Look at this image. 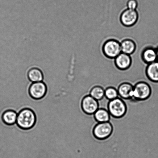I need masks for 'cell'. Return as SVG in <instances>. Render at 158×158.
<instances>
[{"mask_svg":"<svg viewBox=\"0 0 158 158\" xmlns=\"http://www.w3.org/2000/svg\"><path fill=\"white\" fill-rule=\"evenodd\" d=\"M36 115L32 110L25 108L18 113L16 124L20 128L28 130L33 127L36 123Z\"/></svg>","mask_w":158,"mask_h":158,"instance_id":"6da1fadb","label":"cell"},{"mask_svg":"<svg viewBox=\"0 0 158 158\" xmlns=\"http://www.w3.org/2000/svg\"><path fill=\"white\" fill-rule=\"evenodd\" d=\"M102 51L107 58L114 59L122 52L120 43L114 39L107 40L102 46Z\"/></svg>","mask_w":158,"mask_h":158,"instance_id":"7a4b0ae2","label":"cell"},{"mask_svg":"<svg viewBox=\"0 0 158 158\" xmlns=\"http://www.w3.org/2000/svg\"><path fill=\"white\" fill-rule=\"evenodd\" d=\"M127 110L126 105L120 98L110 100L108 111L110 114L115 118H120L124 115Z\"/></svg>","mask_w":158,"mask_h":158,"instance_id":"3957f363","label":"cell"},{"mask_svg":"<svg viewBox=\"0 0 158 158\" xmlns=\"http://www.w3.org/2000/svg\"><path fill=\"white\" fill-rule=\"evenodd\" d=\"M151 94V89L149 85L145 82H139L134 86L131 98L137 100H146L149 97Z\"/></svg>","mask_w":158,"mask_h":158,"instance_id":"277c9868","label":"cell"},{"mask_svg":"<svg viewBox=\"0 0 158 158\" xmlns=\"http://www.w3.org/2000/svg\"><path fill=\"white\" fill-rule=\"evenodd\" d=\"M113 131L112 125L109 122L98 123L94 127L93 134L96 138L100 140L107 138Z\"/></svg>","mask_w":158,"mask_h":158,"instance_id":"5b68a950","label":"cell"},{"mask_svg":"<svg viewBox=\"0 0 158 158\" xmlns=\"http://www.w3.org/2000/svg\"><path fill=\"white\" fill-rule=\"evenodd\" d=\"M47 92V86L43 81L32 83L29 86V95L35 100H39L43 98Z\"/></svg>","mask_w":158,"mask_h":158,"instance_id":"8992f818","label":"cell"},{"mask_svg":"<svg viewBox=\"0 0 158 158\" xmlns=\"http://www.w3.org/2000/svg\"><path fill=\"white\" fill-rule=\"evenodd\" d=\"M139 14L136 10L127 9L122 12L120 16L122 24L125 27H131L137 23Z\"/></svg>","mask_w":158,"mask_h":158,"instance_id":"52a82bcc","label":"cell"},{"mask_svg":"<svg viewBox=\"0 0 158 158\" xmlns=\"http://www.w3.org/2000/svg\"><path fill=\"white\" fill-rule=\"evenodd\" d=\"M81 107L86 114H94L99 109L98 101L90 95L85 96L82 99Z\"/></svg>","mask_w":158,"mask_h":158,"instance_id":"ba28073f","label":"cell"},{"mask_svg":"<svg viewBox=\"0 0 158 158\" xmlns=\"http://www.w3.org/2000/svg\"><path fill=\"white\" fill-rule=\"evenodd\" d=\"M132 60L130 55L121 52L114 59V64L119 70H127L131 67Z\"/></svg>","mask_w":158,"mask_h":158,"instance_id":"9c48e42d","label":"cell"},{"mask_svg":"<svg viewBox=\"0 0 158 158\" xmlns=\"http://www.w3.org/2000/svg\"><path fill=\"white\" fill-rule=\"evenodd\" d=\"M142 58L143 62L148 64L157 61L156 49L152 46H148L145 48L142 51Z\"/></svg>","mask_w":158,"mask_h":158,"instance_id":"30bf717a","label":"cell"},{"mask_svg":"<svg viewBox=\"0 0 158 158\" xmlns=\"http://www.w3.org/2000/svg\"><path fill=\"white\" fill-rule=\"evenodd\" d=\"M134 87L129 83H122L118 89V97L126 99L132 98Z\"/></svg>","mask_w":158,"mask_h":158,"instance_id":"8fae6325","label":"cell"},{"mask_svg":"<svg viewBox=\"0 0 158 158\" xmlns=\"http://www.w3.org/2000/svg\"><path fill=\"white\" fill-rule=\"evenodd\" d=\"M145 74L150 80L158 82V61L148 64L145 70Z\"/></svg>","mask_w":158,"mask_h":158,"instance_id":"7c38bea8","label":"cell"},{"mask_svg":"<svg viewBox=\"0 0 158 158\" xmlns=\"http://www.w3.org/2000/svg\"><path fill=\"white\" fill-rule=\"evenodd\" d=\"M122 52L131 55L135 52L136 44L133 40L131 39H125L120 43Z\"/></svg>","mask_w":158,"mask_h":158,"instance_id":"4fadbf2b","label":"cell"},{"mask_svg":"<svg viewBox=\"0 0 158 158\" xmlns=\"http://www.w3.org/2000/svg\"><path fill=\"white\" fill-rule=\"evenodd\" d=\"M18 114V113L13 110H7L3 113L2 118L6 124L13 125L16 123Z\"/></svg>","mask_w":158,"mask_h":158,"instance_id":"5bb4252c","label":"cell"},{"mask_svg":"<svg viewBox=\"0 0 158 158\" xmlns=\"http://www.w3.org/2000/svg\"><path fill=\"white\" fill-rule=\"evenodd\" d=\"M27 77L32 83L43 81L44 78L42 72L40 69L35 68L29 69L27 72Z\"/></svg>","mask_w":158,"mask_h":158,"instance_id":"9a60e30c","label":"cell"},{"mask_svg":"<svg viewBox=\"0 0 158 158\" xmlns=\"http://www.w3.org/2000/svg\"><path fill=\"white\" fill-rule=\"evenodd\" d=\"M94 118L98 123L108 122L110 120V114L108 110L103 108H99L94 114Z\"/></svg>","mask_w":158,"mask_h":158,"instance_id":"2e32d148","label":"cell"},{"mask_svg":"<svg viewBox=\"0 0 158 158\" xmlns=\"http://www.w3.org/2000/svg\"><path fill=\"white\" fill-rule=\"evenodd\" d=\"M89 95L97 101L102 100L105 97V90L102 87L95 86L90 91Z\"/></svg>","mask_w":158,"mask_h":158,"instance_id":"e0dca14e","label":"cell"},{"mask_svg":"<svg viewBox=\"0 0 158 158\" xmlns=\"http://www.w3.org/2000/svg\"><path fill=\"white\" fill-rule=\"evenodd\" d=\"M105 96L108 100H114L118 98V92L114 88L108 87L105 90Z\"/></svg>","mask_w":158,"mask_h":158,"instance_id":"ac0fdd59","label":"cell"},{"mask_svg":"<svg viewBox=\"0 0 158 158\" xmlns=\"http://www.w3.org/2000/svg\"><path fill=\"white\" fill-rule=\"evenodd\" d=\"M127 6L128 9L136 10L138 6V3L137 0H128L127 2Z\"/></svg>","mask_w":158,"mask_h":158,"instance_id":"d6986e66","label":"cell"},{"mask_svg":"<svg viewBox=\"0 0 158 158\" xmlns=\"http://www.w3.org/2000/svg\"><path fill=\"white\" fill-rule=\"evenodd\" d=\"M156 52H157V60H158V46L157 48H156Z\"/></svg>","mask_w":158,"mask_h":158,"instance_id":"ffe728a7","label":"cell"}]
</instances>
